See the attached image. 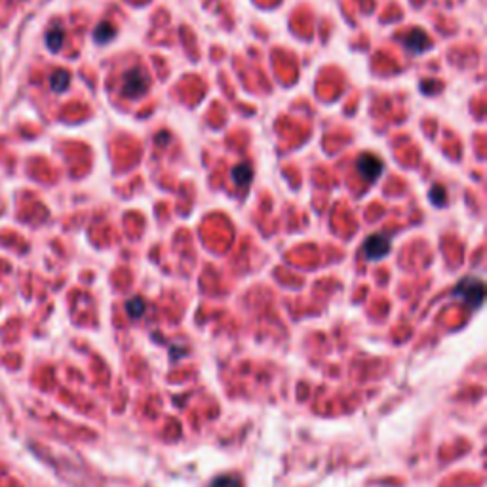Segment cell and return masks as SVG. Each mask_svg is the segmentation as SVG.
Segmentation results:
<instances>
[{
  "label": "cell",
  "instance_id": "obj_7",
  "mask_svg": "<svg viewBox=\"0 0 487 487\" xmlns=\"http://www.w3.org/2000/svg\"><path fill=\"white\" fill-rule=\"evenodd\" d=\"M69 82H71L69 71L59 69V71H55L54 75L50 76V88H52V92H55V94H61V92H65V90L69 88Z\"/></svg>",
  "mask_w": 487,
  "mask_h": 487
},
{
  "label": "cell",
  "instance_id": "obj_11",
  "mask_svg": "<svg viewBox=\"0 0 487 487\" xmlns=\"http://www.w3.org/2000/svg\"><path fill=\"white\" fill-rule=\"evenodd\" d=\"M210 487H242V481L238 476H232V474H223V476H217L213 478L210 484Z\"/></svg>",
  "mask_w": 487,
  "mask_h": 487
},
{
  "label": "cell",
  "instance_id": "obj_2",
  "mask_svg": "<svg viewBox=\"0 0 487 487\" xmlns=\"http://www.w3.org/2000/svg\"><path fill=\"white\" fill-rule=\"evenodd\" d=\"M455 297H459L460 301H465L468 306L472 309H478L481 303H484V295H486V290H484V282L480 278H463L459 284L455 285L453 290Z\"/></svg>",
  "mask_w": 487,
  "mask_h": 487
},
{
  "label": "cell",
  "instance_id": "obj_5",
  "mask_svg": "<svg viewBox=\"0 0 487 487\" xmlns=\"http://www.w3.org/2000/svg\"><path fill=\"white\" fill-rule=\"evenodd\" d=\"M404 44H406V48L411 52V54L419 55L425 52V48L428 46V36H426L425 31H421V29H413L411 33L407 34L406 38H404Z\"/></svg>",
  "mask_w": 487,
  "mask_h": 487
},
{
  "label": "cell",
  "instance_id": "obj_10",
  "mask_svg": "<svg viewBox=\"0 0 487 487\" xmlns=\"http://www.w3.org/2000/svg\"><path fill=\"white\" fill-rule=\"evenodd\" d=\"M145 309H147V304H145V301H143L141 297H134L129 299L128 303H126V311H128L129 318H141L143 314H145Z\"/></svg>",
  "mask_w": 487,
  "mask_h": 487
},
{
  "label": "cell",
  "instance_id": "obj_3",
  "mask_svg": "<svg viewBox=\"0 0 487 487\" xmlns=\"http://www.w3.org/2000/svg\"><path fill=\"white\" fill-rule=\"evenodd\" d=\"M362 251L367 261H381L390 251V238L385 234H372L362 246Z\"/></svg>",
  "mask_w": 487,
  "mask_h": 487
},
{
  "label": "cell",
  "instance_id": "obj_9",
  "mask_svg": "<svg viewBox=\"0 0 487 487\" xmlns=\"http://www.w3.org/2000/svg\"><path fill=\"white\" fill-rule=\"evenodd\" d=\"M115 36H116V29L113 27L111 23H107V21L99 23L94 31V41L97 42V44H107V42L113 41Z\"/></svg>",
  "mask_w": 487,
  "mask_h": 487
},
{
  "label": "cell",
  "instance_id": "obj_6",
  "mask_svg": "<svg viewBox=\"0 0 487 487\" xmlns=\"http://www.w3.org/2000/svg\"><path fill=\"white\" fill-rule=\"evenodd\" d=\"M251 179H253V168H251V164L242 162L232 168V181L237 183L238 187H248L251 183Z\"/></svg>",
  "mask_w": 487,
  "mask_h": 487
},
{
  "label": "cell",
  "instance_id": "obj_1",
  "mask_svg": "<svg viewBox=\"0 0 487 487\" xmlns=\"http://www.w3.org/2000/svg\"><path fill=\"white\" fill-rule=\"evenodd\" d=\"M122 95L126 99H139L150 88V75L143 67H132L122 76Z\"/></svg>",
  "mask_w": 487,
  "mask_h": 487
},
{
  "label": "cell",
  "instance_id": "obj_8",
  "mask_svg": "<svg viewBox=\"0 0 487 487\" xmlns=\"http://www.w3.org/2000/svg\"><path fill=\"white\" fill-rule=\"evenodd\" d=\"M63 38H65V33H63V27L55 25L46 33V46L50 52H59L61 46H63Z\"/></svg>",
  "mask_w": 487,
  "mask_h": 487
},
{
  "label": "cell",
  "instance_id": "obj_4",
  "mask_svg": "<svg viewBox=\"0 0 487 487\" xmlns=\"http://www.w3.org/2000/svg\"><path fill=\"white\" fill-rule=\"evenodd\" d=\"M356 168H358L360 176L364 177L365 181H377L381 176V171H383V162H381L379 158L375 155H372V153H365V155H362L358 158V162H356Z\"/></svg>",
  "mask_w": 487,
  "mask_h": 487
},
{
  "label": "cell",
  "instance_id": "obj_12",
  "mask_svg": "<svg viewBox=\"0 0 487 487\" xmlns=\"http://www.w3.org/2000/svg\"><path fill=\"white\" fill-rule=\"evenodd\" d=\"M446 189L440 187V185H434L432 190H430V202H432L434 206H444V204H446Z\"/></svg>",
  "mask_w": 487,
  "mask_h": 487
}]
</instances>
